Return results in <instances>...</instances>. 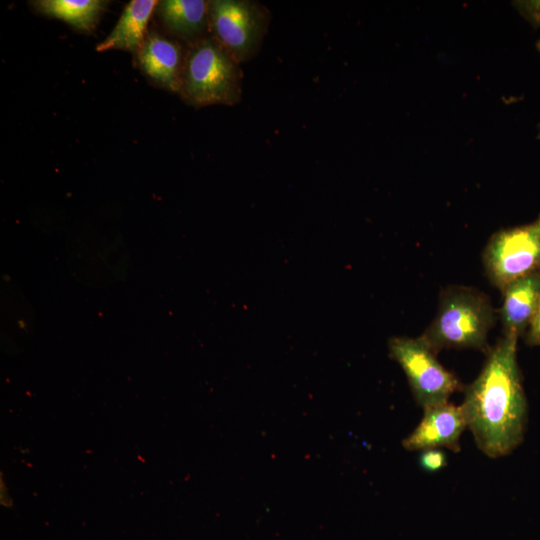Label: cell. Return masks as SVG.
I'll use <instances>...</instances> for the list:
<instances>
[{
	"label": "cell",
	"instance_id": "cell-8",
	"mask_svg": "<svg viewBox=\"0 0 540 540\" xmlns=\"http://www.w3.org/2000/svg\"><path fill=\"white\" fill-rule=\"evenodd\" d=\"M186 51L175 40L151 30L137 53L140 69L166 90L179 92Z\"/></svg>",
	"mask_w": 540,
	"mask_h": 540
},
{
	"label": "cell",
	"instance_id": "cell-13",
	"mask_svg": "<svg viewBox=\"0 0 540 540\" xmlns=\"http://www.w3.org/2000/svg\"><path fill=\"white\" fill-rule=\"evenodd\" d=\"M418 460L421 469L427 472L439 471L447 465L446 454L441 449L423 450Z\"/></svg>",
	"mask_w": 540,
	"mask_h": 540
},
{
	"label": "cell",
	"instance_id": "cell-4",
	"mask_svg": "<svg viewBox=\"0 0 540 540\" xmlns=\"http://www.w3.org/2000/svg\"><path fill=\"white\" fill-rule=\"evenodd\" d=\"M269 24L270 12L259 2L208 1L211 37L239 64L259 52Z\"/></svg>",
	"mask_w": 540,
	"mask_h": 540
},
{
	"label": "cell",
	"instance_id": "cell-5",
	"mask_svg": "<svg viewBox=\"0 0 540 540\" xmlns=\"http://www.w3.org/2000/svg\"><path fill=\"white\" fill-rule=\"evenodd\" d=\"M482 262L488 280L500 290L540 271V214L530 223L493 233L483 249Z\"/></svg>",
	"mask_w": 540,
	"mask_h": 540
},
{
	"label": "cell",
	"instance_id": "cell-6",
	"mask_svg": "<svg viewBox=\"0 0 540 540\" xmlns=\"http://www.w3.org/2000/svg\"><path fill=\"white\" fill-rule=\"evenodd\" d=\"M390 357L402 368L416 403L423 409L448 402L462 388L420 337L395 336L388 341Z\"/></svg>",
	"mask_w": 540,
	"mask_h": 540
},
{
	"label": "cell",
	"instance_id": "cell-3",
	"mask_svg": "<svg viewBox=\"0 0 540 540\" xmlns=\"http://www.w3.org/2000/svg\"><path fill=\"white\" fill-rule=\"evenodd\" d=\"M179 93L195 108L234 105L242 94L239 63L211 36L204 37L186 51Z\"/></svg>",
	"mask_w": 540,
	"mask_h": 540
},
{
	"label": "cell",
	"instance_id": "cell-12",
	"mask_svg": "<svg viewBox=\"0 0 540 540\" xmlns=\"http://www.w3.org/2000/svg\"><path fill=\"white\" fill-rule=\"evenodd\" d=\"M31 3L42 14L63 20L85 32L95 28L107 4L101 0H38Z\"/></svg>",
	"mask_w": 540,
	"mask_h": 540
},
{
	"label": "cell",
	"instance_id": "cell-7",
	"mask_svg": "<svg viewBox=\"0 0 540 540\" xmlns=\"http://www.w3.org/2000/svg\"><path fill=\"white\" fill-rule=\"evenodd\" d=\"M423 411L417 427L403 440V447L408 451L447 448L459 452V439L467 428L462 406L445 402Z\"/></svg>",
	"mask_w": 540,
	"mask_h": 540
},
{
	"label": "cell",
	"instance_id": "cell-10",
	"mask_svg": "<svg viewBox=\"0 0 540 540\" xmlns=\"http://www.w3.org/2000/svg\"><path fill=\"white\" fill-rule=\"evenodd\" d=\"M157 4L155 0L130 1L111 33L97 44L96 50L122 49L137 54L145 41L147 25Z\"/></svg>",
	"mask_w": 540,
	"mask_h": 540
},
{
	"label": "cell",
	"instance_id": "cell-11",
	"mask_svg": "<svg viewBox=\"0 0 540 540\" xmlns=\"http://www.w3.org/2000/svg\"><path fill=\"white\" fill-rule=\"evenodd\" d=\"M157 14L165 28L190 45L206 37L208 27V1H158Z\"/></svg>",
	"mask_w": 540,
	"mask_h": 540
},
{
	"label": "cell",
	"instance_id": "cell-1",
	"mask_svg": "<svg viewBox=\"0 0 540 540\" xmlns=\"http://www.w3.org/2000/svg\"><path fill=\"white\" fill-rule=\"evenodd\" d=\"M517 338L502 336L487 352L483 367L465 386L461 404L467 428L488 457L511 453L523 440L527 400L517 363Z\"/></svg>",
	"mask_w": 540,
	"mask_h": 540
},
{
	"label": "cell",
	"instance_id": "cell-15",
	"mask_svg": "<svg viewBox=\"0 0 540 540\" xmlns=\"http://www.w3.org/2000/svg\"><path fill=\"white\" fill-rule=\"evenodd\" d=\"M525 341L531 346H540V306L525 333Z\"/></svg>",
	"mask_w": 540,
	"mask_h": 540
},
{
	"label": "cell",
	"instance_id": "cell-16",
	"mask_svg": "<svg viewBox=\"0 0 540 540\" xmlns=\"http://www.w3.org/2000/svg\"><path fill=\"white\" fill-rule=\"evenodd\" d=\"M536 47H537L538 51H540V39L538 40V42L536 44Z\"/></svg>",
	"mask_w": 540,
	"mask_h": 540
},
{
	"label": "cell",
	"instance_id": "cell-2",
	"mask_svg": "<svg viewBox=\"0 0 540 540\" xmlns=\"http://www.w3.org/2000/svg\"><path fill=\"white\" fill-rule=\"evenodd\" d=\"M494 321V309L484 292L450 285L440 292L437 313L419 337L435 353L451 348L488 352L487 338Z\"/></svg>",
	"mask_w": 540,
	"mask_h": 540
},
{
	"label": "cell",
	"instance_id": "cell-9",
	"mask_svg": "<svg viewBox=\"0 0 540 540\" xmlns=\"http://www.w3.org/2000/svg\"><path fill=\"white\" fill-rule=\"evenodd\" d=\"M501 292L502 336L519 339L525 335L540 306V271L511 282Z\"/></svg>",
	"mask_w": 540,
	"mask_h": 540
},
{
	"label": "cell",
	"instance_id": "cell-14",
	"mask_svg": "<svg viewBox=\"0 0 540 540\" xmlns=\"http://www.w3.org/2000/svg\"><path fill=\"white\" fill-rule=\"evenodd\" d=\"M513 4L534 27H540V1H516Z\"/></svg>",
	"mask_w": 540,
	"mask_h": 540
}]
</instances>
